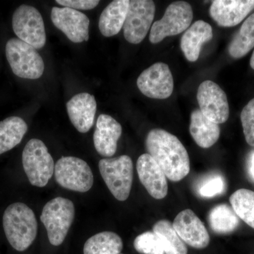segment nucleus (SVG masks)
I'll return each mask as SVG.
<instances>
[{
  "label": "nucleus",
  "mask_w": 254,
  "mask_h": 254,
  "mask_svg": "<svg viewBox=\"0 0 254 254\" xmlns=\"http://www.w3.org/2000/svg\"></svg>",
  "instance_id": "obj_34"
},
{
  "label": "nucleus",
  "mask_w": 254,
  "mask_h": 254,
  "mask_svg": "<svg viewBox=\"0 0 254 254\" xmlns=\"http://www.w3.org/2000/svg\"><path fill=\"white\" fill-rule=\"evenodd\" d=\"M190 131L196 144L203 148L213 146L220 136L219 125L208 120L200 110H194L190 115Z\"/></svg>",
  "instance_id": "obj_20"
},
{
  "label": "nucleus",
  "mask_w": 254,
  "mask_h": 254,
  "mask_svg": "<svg viewBox=\"0 0 254 254\" xmlns=\"http://www.w3.org/2000/svg\"><path fill=\"white\" fill-rule=\"evenodd\" d=\"M3 227L6 239L18 252H24L36 240L38 222L34 212L23 203H12L3 215Z\"/></svg>",
  "instance_id": "obj_2"
},
{
  "label": "nucleus",
  "mask_w": 254,
  "mask_h": 254,
  "mask_svg": "<svg viewBox=\"0 0 254 254\" xmlns=\"http://www.w3.org/2000/svg\"><path fill=\"white\" fill-rule=\"evenodd\" d=\"M12 28L21 40L36 49H41L46 43V28L41 13L29 5L22 4L15 10Z\"/></svg>",
  "instance_id": "obj_9"
},
{
  "label": "nucleus",
  "mask_w": 254,
  "mask_h": 254,
  "mask_svg": "<svg viewBox=\"0 0 254 254\" xmlns=\"http://www.w3.org/2000/svg\"><path fill=\"white\" fill-rule=\"evenodd\" d=\"M213 28L209 23L199 20L190 26L182 37L180 48L188 61H196L201 47L213 38Z\"/></svg>",
  "instance_id": "obj_19"
},
{
  "label": "nucleus",
  "mask_w": 254,
  "mask_h": 254,
  "mask_svg": "<svg viewBox=\"0 0 254 254\" xmlns=\"http://www.w3.org/2000/svg\"><path fill=\"white\" fill-rule=\"evenodd\" d=\"M123 242L118 234L103 232L88 239L83 247L84 254H120L123 250Z\"/></svg>",
  "instance_id": "obj_23"
},
{
  "label": "nucleus",
  "mask_w": 254,
  "mask_h": 254,
  "mask_svg": "<svg viewBox=\"0 0 254 254\" xmlns=\"http://www.w3.org/2000/svg\"><path fill=\"white\" fill-rule=\"evenodd\" d=\"M6 59L18 77L38 79L44 73L45 64L36 48L18 38H11L5 48Z\"/></svg>",
  "instance_id": "obj_4"
},
{
  "label": "nucleus",
  "mask_w": 254,
  "mask_h": 254,
  "mask_svg": "<svg viewBox=\"0 0 254 254\" xmlns=\"http://www.w3.org/2000/svg\"><path fill=\"white\" fill-rule=\"evenodd\" d=\"M173 225L182 240L190 247L203 250L210 244L208 230L193 210H182L174 220Z\"/></svg>",
  "instance_id": "obj_14"
},
{
  "label": "nucleus",
  "mask_w": 254,
  "mask_h": 254,
  "mask_svg": "<svg viewBox=\"0 0 254 254\" xmlns=\"http://www.w3.org/2000/svg\"><path fill=\"white\" fill-rule=\"evenodd\" d=\"M209 225L219 235H227L236 230L240 219L230 205L222 203L215 205L209 213Z\"/></svg>",
  "instance_id": "obj_24"
},
{
  "label": "nucleus",
  "mask_w": 254,
  "mask_h": 254,
  "mask_svg": "<svg viewBox=\"0 0 254 254\" xmlns=\"http://www.w3.org/2000/svg\"><path fill=\"white\" fill-rule=\"evenodd\" d=\"M241 122L247 143L254 147V98L242 110Z\"/></svg>",
  "instance_id": "obj_29"
},
{
  "label": "nucleus",
  "mask_w": 254,
  "mask_h": 254,
  "mask_svg": "<svg viewBox=\"0 0 254 254\" xmlns=\"http://www.w3.org/2000/svg\"><path fill=\"white\" fill-rule=\"evenodd\" d=\"M25 173L33 186L44 187L53 177L55 163L46 144L33 138L28 142L22 153Z\"/></svg>",
  "instance_id": "obj_5"
},
{
  "label": "nucleus",
  "mask_w": 254,
  "mask_h": 254,
  "mask_svg": "<svg viewBox=\"0 0 254 254\" xmlns=\"http://www.w3.org/2000/svg\"><path fill=\"white\" fill-rule=\"evenodd\" d=\"M123 133L121 125L108 115L102 114L97 120L93 134L95 150L102 156H113L118 148V142Z\"/></svg>",
  "instance_id": "obj_17"
},
{
  "label": "nucleus",
  "mask_w": 254,
  "mask_h": 254,
  "mask_svg": "<svg viewBox=\"0 0 254 254\" xmlns=\"http://www.w3.org/2000/svg\"><path fill=\"white\" fill-rule=\"evenodd\" d=\"M254 48V13L245 20L228 47L230 56L243 58Z\"/></svg>",
  "instance_id": "obj_25"
},
{
  "label": "nucleus",
  "mask_w": 254,
  "mask_h": 254,
  "mask_svg": "<svg viewBox=\"0 0 254 254\" xmlns=\"http://www.w3.org/2000/svg\"><path fill=\"white\" fill-rule=\"evenodd\" d=\"M251 174H252V177L254 178V154L252 157V162H251V168H250Z\"/></svg>",
  "instance_id": "obj_32"
},
{
  "label": "nucleus",
  "mask_w": 254,
  "mask_h": 254,
  "mask_svg": "<svg viewBox=\"0 0 254 254\" xmlns=\"http://www.w3.org/2000/svg\"><path fill=\"white\" fill-rule=\"evenodd\" d=\"M137 86L145 96L166 99L173 93L174 80L168 65L155 63L144 70L137 79Z\"/></svg>",
  "instance_id": "obj_12"
},
{
  "label": "nucleus",
  "mask_w": 254,
  "mask_h": 254,
  "mask_svg": "<svg viewBox=\"0 0 254 254\" xmlns=\"http://www.w3.org/2000/svg\"><path fill=\"white\" fill-rule=\"evenodd\" d=\"M75 216L73 202L63 197H57L45 205L41 220L46 227L50 243L58 247L67 235Z\"/></svg>",
  "instance_id": "obj_3"
},
{
  "label": "nucleus",
  "mask_w": 254,
  "mask_h": 254,
  "mask_svg": "<svg viewBox=\"0 0 254 254\" xmlns=\"http://www.w3.org/2000/svg\"><path fill=\"white\" fill-rule=\"evenodd\" d=\"M129 2V0H115L105 7L98 23L103 36L112 37L120 33L126 20Z\"/></svg>",
  "instance_id": "obj_21"
},
{
  "label": "nucleus",
  "mask_w": 254,
  "mask_h": 254,
  "mask_svg": "<svg viewBox=\"0 0 254 254\" xmlns=\"http://www.w3.org/2000/svg\"><path fill=\"white\" fill-rule=\"evenodd\" d=\"M27 131V124L19 117H9L0 122V155L19 144Z\"/></svg>",
  "instance_id": "obj_22"
},
{
  "label": "nucleus",
  "mask_w": 254,
  "mask_h": 254,
  "mask_svg": "<svg viewBox=\"0 0 254 254\" xmlns=\"http://www.w3.org/2000/svg\"><path fill=\"white\" fill-rule=\"evenodd\" d=\"M230 201L239 218L254 229V191L240 189L232 193Z\"/></svg>",
  "instance_id": "obj_27"
},
{
  "label": "nucleus",
  "mask_w": 254,
  "mask_h": 254,
  "mask_svg": "<svg viewBox=\"0 0 254 254\" xmlns=\"http://www.w3.org/2000/svg\"><path fill=\"white\" fill-rule=\"evenodd\" d=\"M57 3L64 7L75 10H90L94 9L100 3L98 0H57Z\"/></svg>",
  "instance_id": "obj_31"
},
{
  "label": "nucleus",
  "mask_w": 254,
  "mask_h": 254,
  "mask_svg": "<svg viewBox=\"0 0 254 254\" xmlns=\"http://www.w3.org/2000/svg\"><path fill=\"white\" fill-rule=\"evenodd\" d=\"M153 232L160 238L165 254H187L186 245L175 231L173 223L167 220H159L153 225Z\"/></svg>",
  "instance_id": "obj_26"
},
{
  "label": "nucleus",
  "mask_w": 254,
  "mask_h": 254,
  "mask_svg": "<svg viewBox=\"0 0 254 254\" xmlns=\"http://www.w3.org/2000/svg\"><path fill=\"white\" fill-rule=\"evenodd\" d=\"M193 20V10L190 3L177 1L165 10L163 17L155 21L150 28L149 40L157 44L166 37L176 36L188 29Z\"/></svg>",
  "instance_id": "obj_7"
},
{
  "label": "nucleus",
  "mask_w": 254,
  "mask_h": 254,
  "mask_svg": "<svg viewBox=\"0 0 254 254\" xmlns=\"http://www.w3.org/2000/svg\"><path fill=\"white\" fill-rule=\"evenodd\" d=\"M100 175L113 196L120 201L128 198L133 182V162L128 155L102 159L99 162Z\"/></svg>",
  "instance_id": "obj_6"
},
{
  "label": "nucleus",
  "mask_w": 254,
  "mask_h": 254,
  "mask_svg": "<svg viewBox=\"0 0 254 254\" xmlns=\"http://www.w3.org/2000/svg\"><path fill=\"white\" fill-rule=\"evenodd\" d=\"M55 181L73 191L85 193L93 185L94 177L89 165L76 157H62L55 165Z\"/></svg>",
  "instance_id": "obj_8"
},
{
  "label": "nucleus",
  "mask_w": 254,
  "mask_h": 254,
  "mask_svg": "<svg viewBox=\"0 0 254 254\" xmlns=\"http://www.w3.org/2000/svg\"><path fill=\"white\" fill-rule=\"evenodd\" d=\"M254 9V0H215L210 16L222 27H233L242 22Z\"/></svg>",
  "instance_id": "obj_16"
},
{
  "label": "nucleus",
  "mask_w": 254,
  "mask_h": 254,
  "mask_svg": "<svg viewBox=\"0 0 254 254\" xmlns=\"http://www.w3.org/2000/svg\"><path fill=\"white\" fill-rule=\"evenodd\" d=\"M225 189V184L221 177L214 176L208 179L200 186L199 194L203 197L211 198L220 194Z\"/></svg>",
  "instance_id": "obj_30"
},
{
  "label": "nucleus",
  "mask_w": 254,
  "mask_h": 254,
  "mask_svg": "<svg viewBox=\"0 0 254 254\" xmlns=\"http://www.w3.org/2000/svg\"><path fill=\"white\" fill-rule=\"evenodd\" d=\"M51 19L55 27L73 43H81L89 39L90 20L81 11L55 6L52 9Z\"/></svg>",
  "instance_id": "obj_13"
},
{
  "label": "nucleus",
  "mask_w": 254,
  "mask_h": 254,
  "mask_svg": "<svg viewBox=\"0 0 254 254\" xmlns=\"http://www.w3.org/2000/svg\"><path fill=\"white\" fill-rule=\"evenodd\" d=\"M155 5L151 0H131L124 24V36L131 44L144 40L154 19Z\"/></svg>",
  "instance_id": "obj_10"
},
{
  "label": "nucleus",
  "mask_w": 254,
  "mask_h": 254,
  "mask_svg": "<svg viewBox=\"0 0 254 254\" xmlns=\"http://www.w3.org/2000/svg\"><path fill=\"white\" fill-rule=\"evenodd\" d=\"M135 250L142 254H165L160 238L153 232H145L135 239Z\"/></svg>",
  "instance_id": "obj_28"
},
{
  "label": "nucleus",
  "mask_w": 254,
  "mask_h": 254,
  "mask_svg": "<svg viewBox=\"0 0 254 254\" xmlns=\"http://www.w3.org/2000/svg\"><path fill=\"white\" fill-rule=\"evenodd\" d=\"M145 148L171 181H181L190 173L188 152L175 135L161 128H153L147 135Z\"/></svg>",
  "instance_id": "obj_1"
},
{
  "label": "nucleus",
  "mask_w": 254,
  "mask_h": 254,
  "mask_svg": "<svg viewBox=\"0 0 254 254\" xmlns=\"http://www.w3.org/2000/svg\"><path fill=\"white\" fill-rule=\"evenodd\" d=\"M136 170L142 185L153 198L160 200L166 197L168 192L167 177L148 153L138 158Z\"/></svg>",
  "instance_id": "obj_15"
},
{
  "label": "nucleus",
  "mask_w": 254,
  "mask_h": 254,
  "mask_svg": "<svg viewBox=\"0 0 254 254\" xmlns=\"http://www.w3.org/2000/svg\"><path fill=\"white\" fill-rule=\"evenodd\" d=\"M200 110L205 117L214 123H226L230 116V108L226 93L212 81L200 83L197 92Z\"/></svg>",
  "instance_id": "obj_11"
},
{
  "label": "nucleus",
  "mask_w": 254,
  "mask_h": 254,
  "mask_svg": "<svg viewBox=\"0 0 254 254\" xmlns=\"http://www.w3.org/2000/svg\"><path fill=\"white\" fill-rule=\"evenodd\" d=\"M250 66H251V67L253 68V69L254 70V50L253 54H252V58H251Z\"/></svg>",
  "instance_id": "obj_33"
},
{
  "label": "nucleus",
  "mask_w": 254,
  "mask_h": 254,
  "mask_svg": "<svg viewBox=\"0 0 254 254\" xmlns=\"http://www.w3.org/2000/svg\"><path fill=\"white\" fill-rule=\"evenodd\" d=\"M68 118L80 133H87L94 123L97 103L94 95L88 93L75 95L66 103Z\"/></svg>",
  "instance_id": "obj_18"
}]
</instances>
